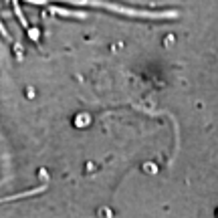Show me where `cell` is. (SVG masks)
Returning a JSON list of instances; mask_svg holds the SVG:
<instances>
[{
    "label": "cell",
    "mask_w": 218,
    "mask_h": 218,
    "mask_svg": "<svg viewBox=\"0 0 218 218\" xmlns=\"http://www.w3.org/2000/svg\"><path fill=\"white\" fill-rule=\"evenodd\" d=\"M65 2L83 4V6H99V8L115 10V12H121V14H127V16H156V14H149V12H139V10H133V8H127V6H117V4H111V2H103V0H65Z\"/></svg>",
    "instance_id": "1"
}]
</instances>
